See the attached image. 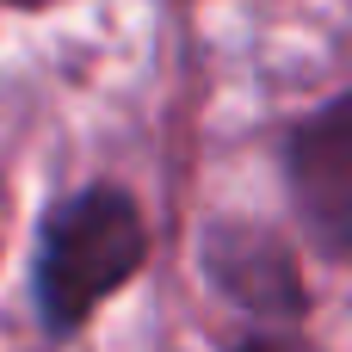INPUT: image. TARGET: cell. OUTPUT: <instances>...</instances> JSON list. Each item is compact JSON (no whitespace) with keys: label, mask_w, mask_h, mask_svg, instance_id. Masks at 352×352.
<instances>
[{"label":"cell","mask_w":352,"mask_h":352,"mask_svg":"<svg viewBox=\"0 0 352 352\" xmlns=\"http://www.w3.org/2000/svg\"><path fill=\"white\" fill-rule=\"evenodd\" d=\"M148 266V217L118 179H93L37 217L31 303L50 340H74Z\"/></svg>","instance_id":"6da1fadb"},{"label":"cell","mask_w":352,"mask_h":352,"mask_svg":"<svg viewBox=\"0 0 352 352\" xmlns=\"http://www.w3.org/2000/svg\"><path fill=\"white\" fill-rule=\"evenodd\" d=\"M198 272L254 328H297L316 309L291 241L278 229H266V223H248V217H210L204 223V235H198Z\"/></svg>","instance_id":"3957f363"},{"label":"cell","mask_w":352,"mask_h":352,"mask_svg":"<svg viewBox=\"0 0 352 352\" xmlns=\"http://www.w3.org/2000/svg\"><path fill=\"white\" fill-rule=\"evenodd\" d=\"M278 167L303 241L328 266H340L352 254V93H328L322 105L285 124Z\"/></svg>","instance_id":"7a4b0ae2"}]
</instances>
